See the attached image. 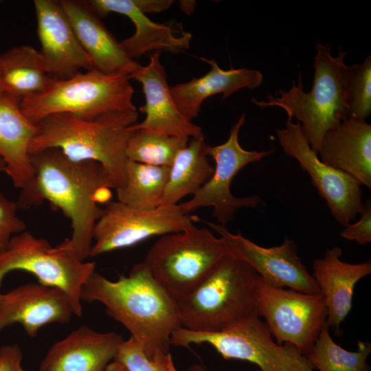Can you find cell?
<instances>
[{"mask_svg":"<svg viewBox=\"0 0 371 371\" xmlns=\"http://www.w3.org/2000/svg\"><path fill=\"white\" fill-rule=\"evenodd\" d=\"M34 175L16 203L26 209L48 201L70 220L72 248L83 261L90 257L95 225L104 212L100 204L111 201L115 184L99 163L74 161L58 148L30 155Z\"/></svg>","mask_w":371,"mask_h":371,"instance_id":"cell-1","label":"cell"},{"mask_svg":"<svg viewBox=\"0 0 371 371\" xmlns=\"http://www.w3.org/2000/svg\"><path fill=\"white\" fill-rule=\"evenodd\" d=\"M80 297L82 302L103 304L106 314L129 331L148 358L170 352L171 335L182 327L177 302L155 280L144 262L116 280L94 271Z\"/></svg>","mask_w":371,"mask_h":371,"instance_id":"cell-2","label":"cell"},{"mask_svg":"<svg viewBox=\"0 0 371 371\" xmlns=\"http://www.w3.org/2000/svg\"><path fill=\"white\" fill-rule=\"evenodd\" d=\"M137 118V110L111 112L94 120L69 113L53 114L36 124L30 154L53 148L74 161H96L104 167L116 189L125 179L128 161L126 147Z\"/></svg>","mask_w":371,"mask_h":371,"instance_id":"cell-3","label":"cell"},{"mask_svg":"<svg viewBox=\"0 0 371 371\" xmlns=\"http://www.w3.org/2000/svg\"><path fill=\"white\" fill-rule=\"evenodd\" d=\"M316 49L313 83L308 92L304 90L300 74L297 83L293 82L289 90H279L276 96L269 95L267 101H251L260 107H280L288 117H295L308 144L318 154L325 133L346 120L348 113L344 88L347 52L339 47L337 56H333L330 45L319 43Z\"/></svg>","mask_w":371,"mask_h":371,"instance_id":"cell-4","label":"cell"},{"mask_svg":"<svg viewBox=\"0 0 371 371\" xmlns=\"http://www.w3.org/2000/svg\"><path fill=\"white\" fill-rule=\"evenodd\" d=\"M258 277L247 262L227 254L189 295L177 302L181 326L219 331L255 311Z\"/></svg>","mask_w":371,"mask_h":371,"instance_id":"cell-5","label":"cell"},{"mask_svg":"<svg viewBox=\"0 0 371 371\" xmlns=\"http://www.w3.org/2000/svg\"><path fill=\"white\" fill-rule=\"evenodd\" d=\"M129 80L124 73L106 74L95 69L80 71L66 79H54L42 93L22 99L21 109L35 124L56 113L94 120L111 112L134 111V90Z\"/></svg>","mask_w":371,"mask_h":371,"instance_id":"cell-6","label":"cell"},{"mask_svg":"<svg viewBox=\"0 0 371 371\" xmlns=\"http://www.w3.org/2000/svg\"><path fill=\"white\" fill-rule=\"evenodd\" d=\"M227 254L221 238L207 228L194 225L161 236L143 262L178 302L189 295Z\"/></svg>","mask_w":371,"mask_h":371,"instance_id":"cell-7","label":"cell"},{"mask_svg":"<svg viewBox=\"0 0 371 371\" xmlns=\"http://www.w3.org/2000/svg\"><path fill=\"white\" fill-rule=\"evenodd\" d=\"M170 344L185 348L207 344L223 359L255 364L260 371H316L295 347L277 344L256 311L219 331L181 327L171 335Z\"/></svg>","mask_w":371,"mask_h":371,"instance_id":"cell-8","label":"cell"},{"mask_svg":"<svg viewBox=\"0 0 371 371\" xmlns=\"http://www.w3.org/2000/svg\"><path fill=\"white\" fill-rule=\"evenodd\" d=\"M13 271L28 272L38 283L64 292L74 315L81 317V291L95 271V263L81 260L69 238L52 246L47 240L25 230L13 236L7 246L0 250V286L5 276Z\"/></svg>","mask_w":371,"mask_h":371,"instance_id":"cell-9","label":"cell"},{"mask_svg":"<svg viewBox=\"0 0 371 371\" xmlns=\"http://www.w3.org/2000/svg\"><path fill=\"white\" fill-rule=\"evenodd\" d=\"M254 307L277 344H290L304 355L312 348L326 324L327 309L320 293L272 286L259 276Z\"/></svg>","mask_w":371,"mask_h":371,"instance_id":"cell-10","label":"cell"},{"mask_svg":"<svg viewBox=\"0 0 371 371\" xmlns=\"http://www.w3.org/2000/svg\"><path fill=\"white\" fill-rule=\"evenodd\" d=\"M245 122V115L243 113L231 128L225 142L214 146L207 145L206 153L215 161L214 172L189 201L180 203L186 213L212 207V216L219 224L226 226L240 208H255L260 203L264 204L258 195L238 198L232 194L230 189L233 179L240 170L274 152L273 150H247L241 146L238 134Z\"/></svg>","mask_w":371,"mask_h":371,"instance_id":"cell-11","label":"cell"},{"mask_svg":"<svg viewBox=\"0 0 371 371\" xmlns=\"http://www.w3.org/2000/svg\"><path fill=\"white\" fill-rule=\"evenodd\" d=\"M198 221L196 216L186 213L180 203L139 210L109 201L95 225L90 257L129 247L152 236L183 231Z\"/></svg>","mask_w":371,"mask_h":371,"instance_id":"cell-12","label":"cell"},{"mask_svg":"<svg viewBox=\"0 0 371 371\" xmlns=\"http://www.w3.org/2000/svg\"><path fill=\"white\" fill-rule=\"evenodd\" d=\"M284 153L297 159L323 198L334 218L346 227L364 207L361 186L348 174L324 162L308 144L299 122L288 117L284 128L276 131Z\"/></svg>","mask_w":371,"mask_h":371,"instance_id":"cell-13","label":"cell"},{"mask_svg":"<svg viewBox=\"0 0 371 371\" xmlns=\"http://www.w3.org/2000/svg\"><path fill=\"white\" fill-rule=\"evenodd\" d=\"M201 221L221 238L228 254L247 262L266 283L306 293H320L313 276L297 254L295 242L288 237L280 245L265 247L240 233H231L225 225Z\"/></svg>","mask_w":371,"mask_h":371,"instance_id":"cell-14","label":"cell"},{"mask_svg":"<svg viewBox=\"0 0 371 371\" xmlns=\"http://www.w3.org/2000/svg\"><path fill=\"white\" fill-rule=\"evenodd\" d=\"M40 54L49 76L54 80L68 78L93 69L81 46L60 1L35 0Z\"/></svg>","mask_w":371,"mask_h":371,"instance_id":"cell-15","label":"cell"},{"mask_svg":"<svg viewBox=\"0 0 371 371\" xmlns=\"http://www.w3.org/2000/svg\"><path fill=\"white\" fill-rule=\"evenodd\" d=\"M74 315L64 292L38 282L23 284L0 293V333L19 324L30 337H34L43 326L66 324Z\"/></svg>","mask_w":371,"mask_h":371,"instance_id":"cell-16","label":"cell"},{"mask_svg":"<svg viewBox=\"0 0 371 371\" xmlns=\"http://www.w3.org/2000/svg\"><path fill=\"white\" fill-rule=\"evenodd\" d=\"M160 54L161 50H157L150 56L148 65H139L128 75L129 79L142 85L146 100L145 104L139 109L146 117L142 122L134 125L135 129L188 138L203 136L201 128L180 112L160 62Z\"/></svg>","mask_w":371,"mask_h":371,"instance_id":"cell-17","label":"cell"},{"mask_svg":"<svg viewBox=\"0 0 371 371\" xmlns=\"http://www.w3.org/2000/svg\"><path fill=\"white\" fill-rule=\"evenodd\" d=\"M115 332H98L81 326L55 342L38 371H103L115 357L123 341Z\"/></svg>","mask_w":371,"mask_h":371,"instance_id":"cell-18","label":"cell"},{"mask_svg":"<svg viewBox=\"0 0 371 371\" xmlns=\"http://www.w3.org/2000/svg\"><path fill=\"white\" fill-rule=\"evenodd\" d=\"M75 34L95 69L106 74L133 72L139 65L129 58L87 1H60Z\"/></svg>","mask_w":371,"mask_h":371,"instance_id":"cell-19","label":"cell"},{"mask_svg":"<svg viewBox=\"0 0 371 371\" xmlns=\"http://www.w3.org/2000/svg\"><path fill=\"white\" fill-rule=\"evenodd\" d=\"M342 250L335 246L313 262V276L327 309L326 324L340 334V326L352 306L355 287L371 273L370 261L350 263L341 260Z\"/></svg>","mask_w":371,"mask_h":371,"instance_id":"cell-20","label":"cell"},{"mask_svg":"<svg viewBox=\"0 0 371 371\" xmlns=\"http://www.w3.org/2000/svg\"><path fill=\"white\" fill-rule=\"evenodd\" d=\"M320 160L371 188V125L348 117L324 135Z\"/></svg>","mask_w":371,"mask_h":371,"instance_id":"cell-21","label":"cell"},{"mask_svg":"<svg viewBox=\"0 0 371 371\" xmlns=\"http://www.w3.org/2000/svg\"><path fill=\"white\" fill-rule=\"evenodd\" d=\"M100 16L115 12L127 16L135 27V33L120 42L126 56L134 60L153 50H169L173 53L188 49L192 39L189 32L172 29L169 25L151 21L136 6L134 0L87 1Z\"/></svg>","mask_w":371,"mask_h":371,"instance_id":"cell-22","label":"cell"},{"mask_svg":"<svg viewBox=\"0 0 371 371\" xmlns=\"http://www.w3.org/2000/svg\"><path fill=\"white\" fill-rule=\"evenodd\" d=\"M21 100L0 91V157L14 188L22 189L33 178L30 145L37 125L22 112Z\"/></svg>","mask_w":371,"mask_h":371,"instance_id":"cell-23","label":"cell"},{"mask_svg":"<svg viewBox=\"0 0 371 371\" xmlns=\"http://www.w3.org/2000/svg\"><path fill=\"white\" fill-rule=\"evenodd\" d=\"M200 59L211 66L207 74L171 87L180 112L190 121L198 115L203 101L207 98L221 93L223 98H227L240 89H255L262 82L263 76L258 70L247 68L224 70L214 58L201 57Z\"/></svg>","mask_w":371,"mask_h":371,"instance_id":"cell-24","label":"cell"},{"mask_svg":"<svg viewBox=\"0 0 371 371\" xmlns=\"http://www.w3.org/2000/svg\"><path fill=\"white\" fill-rule=\"evenodd\" d=\"M0 91L19 98L39 94L53 82L40 52L30 45H19L0 54Z\"/></svg>","mask_w":371,"mask_h":371,"instance_id":"cell-25","label":"cell"},{"mask_svg":"<svg viewBox=\"0 0 371 371\" xmlns=\"http://www.w3.org/2000/svg\"><path fill=\"white\" fill-rule=\"evenodd\" d=\"M204 137L192 138L180 150L169 167L162 205H176L194 195L212 177L214 168L206 153Z\"/></svg>","mask_w":371,"mask_h":371,"instance_id":"cell-26","label":"cell"},{"mask_svg":"<svg viewBox=\"0 0 371 371\" xmlns=\"http://www.w3.org/2000/svg\"><path fill=\"white\" fill-rule=\"evenodd\" d=\"M169 167L128 161L123 184L115 189L120 203L139 210L162 205Z\"/></svg>","mask_w":371,"mask_h":371,"instance_id":"cell-27","label":"cell"},{"mask_svg":"<svg viewBox=\"0 0 371 371\" xmlns=\"http://www.w3.org/2000/svg\"><path fill=\"white\" fill-rule=\"evenodd\" d=\"M355 351H350L336 344L326 324L310 351L305 355L316 371H370L367 360L371 344L358 341Z\"/></svg>","mask_w":371,"mask_h":371,"instance_id":"cell-28","label":"cell"},{"mask_svg":"<svg viewBox=\"0 0 371 371\" xmlns=\"http://www.w3.org/2000/svg\"><path fill=\"white\" fill-rule=\"evenodd\" d=\"M189 139L137 129L127 142L126 155L129 161L170 167L178 152L187 146Z\"/></svg>","mask_w":371,"mask_h":371,"instance_id":"cell-29","label":"cell"},{"mask_svg":"<svg viewBox=\"0 0 371 371\" xmlns=\"http://www.w3.org/2000/svg\"><path fill=\"white\" fill-rule=\"evenodd\" d=\"M348 117L365 120L371 113V56L361 63L346 65L344 74Z\"/></svg>","mask_w":371,"mask_h":371,"instance_id":"cell-30","label":"cell"},{"mask_svg":"<svg viewBox=\"0 0 371 371\" xmlns=\"http://www.w3.org/2000/svg\"><path fill=\"white\" fill-rule=\"evenodd\" d=\"M114 359L128 371H178L170 352H157L148 358L132 337L123 340Z\"/></svg>","mask_w":371,"mask_h":371,"instance_id":"cell-31","label":"cell"},{"mask_svg":"<svg viewBox=\"0 0 371 371\" xmlns=\"http://www.w3.org/2000/svg\"><path fill=\"white\" fill-rule=\"evenodd\" d=\"M19 206L0 192V250L4 249L12 237L26 230L25 223L17 215Z\"/></svg>","mask_w":371,"mask_h":371,"instance_id":"cell-32","label":"cell"},{"mask_svg":"<svg viewBox=\"0 0 371 371\" xmlns=\"http://www.w3.org/2000/svg\"><path fill=\"white\" fill-rule=\"evenodd\" d=\"M339 235L346 240L355 241L359 245L371 242V201L367 200L360 213L359 219L344 227Z\"/></svg>","mask_w":371,"mask_h":371,"instance_id":"cell-33","label":"cell"},{"mask_svg":"<svg viewBox=\"0 0 371 371\" xmlns=\"http://www.w3.org/2000/svg\"><path fill=\"white\" fill-rule=\"evenodd\" d=\"M23 353L16 344L0 346V371H28L22 366Z\"/></svg>","mask_w":371,"mask_h":371,"instance_id":"cell-34","label":"cell"},{"mask_svg":"<svg viewBox=\"0 0 371 371\" xmlns=\"http://www.w3.org/2000/svg\"><path fill=\"white\" fill-rule=\"evenodd\" d=\"M138 9L143 13L159 12L169 8L173 3L172 0H134Z\"/></svg>","mask_w":371,"mask_h":371,"instance_id":"cell-35","label":"cell"},{"mask_svg":"<svg viewBox=\"0 0 371 371\" xmlns=\"http://www.w3.org/2000/svg\"><path fill=\"white\" fill-rule=\"evenodd\" d=\"M103 371H128L127 368L120 361L113 360Z\"/></svg>","mask_w":371,"mask_h":371,"instance_id":"cell-36","label":"cell"},{"mask_svg":"<svg viewBox=\"0 0 371 371\" xmlns=\"http://www.w3.org/2000/svg\"><path fill=\"white\" fill-rule=\"evenodd\" d=\"M180 3L181 5V8L186 13H192L193 10L194 9V1H190L188 6L187 5L186 1H181Z\"/></svg>","mask_w":371,"mask_h":371,"instance_id":"cell-37","label":"cell"},{"mask_svg":"<svg viewBox=\"0 0 371 371\" xmlns=\"http://www.w3.org/2000/svg\"><path fill=\"white\" fill-rule=\"evenodd\" d=\"M188 371H208L207 368L201 364H194L191 366ZM256 371H260L259 370H257Z\"/></svg>","mask_w":371,"mask_h":371,"instance_id":"cell-38","label":"cell"},{"mask_svg":"<svg viewBox=\"0 0 371 371\" xmlns=\"http://www.w3.org/2000/svg\"><path fill=\"white\" fill-rule=\"evenodd\" d=\"M5 164L3 159L0 157V175L5 172Z\"/></svg>","mask_w":371,"mask_h":371,"instance_id":"cell-39","label":"cell"},{"mask_svg":"<svg viewBox=\"0 0 371 371\" xmlns=\"http://www.w3.org/2000/svg\"><path fill=\"white\" fill-rule=\"evenodd\" d=\"M1 61H0V79H1Z\"/></svg>","mask_w":371,"mask_h":371,"instance_id":"cell-40","label":"cell"}]
</instances>
